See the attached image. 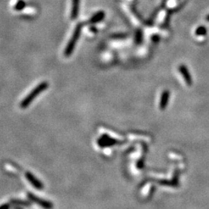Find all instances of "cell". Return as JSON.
<instances>
[{
    "instance_id": "14",
    "label": "cell",
    "mask_w": 209,
    "mask_h": 209,
    "mask_svg": "<svg viewBox=\"0 0 209 209\" xmlns=\"http://www.w3.org/2000/svg\"><path fill=\"white\" fill-rule=\"evenodd\" d=\"M0 209H11V205L9 203H5L0 205Z\"/></svg>"
},
{
    "instance_id": "6",
    "label": "cell",
    "mask_w": 209,
    "mask_h": 209,
    "mask_svg": "<svg viewBox=\"0 0 209 209\" xmlns=\"http://www.w3.org/2000/svg\"><path fill=\"white\" fill-rule=\"evenodd\" d=\"M179 71L181 74H182L183 77H184V80L185 81L186 84H187L188 86H191V84H192V79H191V76L189 73V70L186 67V66H184V64H181L179 66Z\"/></svg>"
},
{
    "instance_id": "12",
    "label": "cell",
    "mask_w": 209,
    "mask_h": 209,
    "mask_svg": "<svg viewBox=\"0 0 209 209\" xmlns=\"http://www.w3.org/2000/svg\"><path fill=\"white\" fill-rule=\"evenodd\" d=\"M160 184H162V185H167V186H177V184L176 183L172 182V181H168L164 180V181H159Z\"/></svg>"
},
{
    "instance_id": "9",
    "label": "cell",
    "mask_w": 209,
    "mask_h": 209,
    "mask_svg": "<svg viewBox=\"0 0 209 209\" xmlns=\"http://www.w3.org/2000/svg\"><path fill=\"white\" fill-rule=\"evenodd\" d=\"M10 202L15 205L21 206V207H30L31 205V201H24V200L16 199V198H13L10 200Z\"/></svg>"
},
{
    "instance_id": "16",
    "label": "cell",
    "mask_w": 209,
    "mask_h": 209,
    "mask_svg": "<svg viewBox=\"0 0 209 209\" xmlns=\"http://www.w3.org/2000/svg\"><path fill=\"white\" fill-rule=\"evenodd\" d=\"M13 209H23V208H22V207H21V206H20H20L16 205L15 207H13Z\"/></svg>"
},
{
    "instance_id": "1",
    "label": "cell",
    "mask_w": 209,
    "mask_h": 209,
    "mask_svg": "<svg viewBox=\"0 0 209 209\" xmlns=\"http://www.w3.org/2000/svg\"><path fill=\"white\" fill-rule=\"evenodd\" d=\"M48 88V83L47 81H44L40 83L39 85H37L32 92L29 94L22 101V102L20 103V107L22 109H26V108L30 106L31 102L34 100V99L37 98V96L38 95H40L41 92H43L44 91H45L46 89Z\"/></svg>"
},
{
    "instance_id": "2",
    "label": "cell",
    "mask_w": 209,
    "mask_h": 209,
    "mask_svg": "<svg viewBox=\"0 0 209 209\" xmlns=\"http://www.w3.org/2000/svg\"><path fill=\"white\" fill-rule=\"evenodd\" d=\"M82 28V24L79 23L77 24V26L76 27L75 30L74 31V34L72 35L71 38H70V41L68 42L67 47H66L65 50H64V55L66 57H69L70 54H72V52L74 50V47H75V44H77V40H78L79 37H80L81 31Z\"/></svg>"
},
{
    "instance_id": "15",
    "label": "cell",
    "mask_w": 209,
    "mask_h": 209,
    "mask_svg": "<svg viewBox=\"0 0 209 209\" xmlns=\"http://www.w3.org/2000/svg\"><path fill=\"white\" fill-rule=\"evenodd\" d=\"M136 37H137V38H136V40H137V42H138V40H139V42L141 41L140 37H142V34H141V33L139 32V34H138V33H137V35H136Z\"/></svg>"
},
{
    "instance_id": "5",
    "label": "cell",
    "mask_w": 209,
    "mask_h": 209,
    "mask_svg": "<svg viewBox=\"0 0 209 209\" xmlns=\"http://www.w3.org/2000/svg\"><path fill=\"white\" fill-rule=\"evenodd\" d=\"M25 177L27 178V181L30 183V184L34 187L37 190H42L44 188V184L39 179H37V177L30 172H27L25 174Z\"/></svg>"
},
{
    "instance_id": "3",
    "label": "cell",
    "mask_w": 209,
    "mask_h": 209,
    "mask_svg": "<svg viewBox=\"0 0 209 209\" xmlns=\"http://www.w3.org/2000/svg\"><path fill=\"white\" fill-rule=\"evenodd\" d=\"M27 197L31 202L38 204L44 209H53V207H54V204H52V202L47 201V200L40 198L33 193H27Z\"/></svg>"
},
{
    "instance_id": "17",
    "label": "cell",
    "mask_w": 209,
    "mask_h": 209,
    "mask_svg": "<svg viewBox=\"0 0 209 209\" xmlns=\"http://www.w3.org/2000/svg\"><path fill=\"white\" fill-rule=\"evenodd\" d=\"M207 20H209V16L207 17Z\"/></svg>"
},
{
    "instance_id": "11",
    "label": "cell",
    "mask_w": 209,
    "mask_h": 209,
    "mask_svg": "<svg viewBox=\"0 0 209 209\" xmlns=\"http://www.w3.org/2000/svg\"><path fill=\"white\" fill-rule=\"evenodd\" d=\"M195 33L197 36H204L207 34V30L205 29V27H200L196 30Z\"/></svg>"
},
{
    "instance_id": "13",
    "label": "cell",
    "mask_w": 209,
    "mask_h": 209,
    "mask_svg": "<svg viewBox=\"0 0 209 209\" xmlns=\"http://www.w3.org/2000/svg\"><path fill=\"white\" fill-rule=\"evenodd\" d=\"M24 6H25V2L23 1H19L16 5H15V9L16 10H20L22 9Z\"/></svg>"
},
{
    "instance_id": "7",
    "label": "cell",
    "mask_w": 209,
    "mask_h": 209,
    "mask_svg": "<svg viewBox=\"0 0 209 209\" xmlns=\"http://www.w3.org/2000/svg\"><path fill=\"white\" fill-rule=\"evenodd\" d=\"M170 99V92L167 90L164 91L161 94L160 100V110H164L167 106L168 101Z\"/></svg>"
},
{
    "instance_id": "4",
    "label": "cell",
    "mask_w": 209,
    "mask_h": 209,
    "mask_svg": "<svg viewBox=\"0 0 209 209\" xmlns=\"http://www.w3.org/2000/svg\"><path fill=\"white\" fill-rule=\"evenodd\" d=\"M118 142H119L116 139L110 137L109 135H106V134L101 135L97 140L98 145L102 148L110 147V146H112L117 144Z\"/></svg>"
},
{
    "instance_id": "8",
    "label": "cell",
    "mask_w": 209,
    "mask_h": 209,
    "mask_svg": "<svg viewBox=\"0 0 209 209\" xmlns=\"http://www.w3.org/2000/svg\"><path fill=\"white\" fill-rule=\"evenodd\" d=\"M79 2L80 0H72V10H71V19L74 20L77 17L79 10Z\"/></svg>"
},
{
    "instance_id": "10",
    "label": "cell",
    "mask_w": 209,
    "mask_h": 209,
    "mask_svg": "<svg viewBox=\"0 0 209 209\" xmlns=\"http://www.w3.org/2000/svg\"><path fill=\"white\" fill-rule=\"evenodd\" d=\"M104 17H105V13H104V12L101 11V12H99L98 13H96L93 17H92L91 20H89V23H98L99 22V21H101V20H103Z\"/></svg>"
}]
</instances>
